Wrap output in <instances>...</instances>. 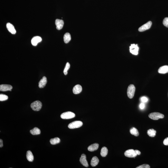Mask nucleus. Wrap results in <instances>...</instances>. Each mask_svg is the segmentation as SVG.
Segmentation results:
<instances>
[{
    "mask_svg": "<svg viewBox=\"0 0 168 168\" xmlns=\"http://www.w3.org/2000/svg\"><path fill=\"white\" fill-rule=\"evenodd\" d=\"M82 87L80 85H77L75 86L73 88V93L75 94H77L80 93L82 91Z\"/></svg>",
    "mask_w": 168,
    "mask_h": 168,
    "instance_id": "ddd939ff",
    "label": "nucleus"
},
{
    "mask_svg": "<svg viewBox=\"0 0 168 168\" xmlns=\"http://www.w3.org/2000/svg\"><path fill=\"white\" fill-rule=\"evenodd\" d=\"M60 139L58 137H56L54 138L51 139L50 140V144H52V145H55V144L60 143Z\"/></svg>",
    "mask_w": 168,
    "mask_h": 168,
    "instance_id": "b1692460",
    "label": "nucleus"
},
{
    "mask_svg": "<svg viewBox=\"0 0 168 168\" xmlns=\"http://www.w3.org/2000/svg\"><path fill=\"white\" fill-rule=\"evenodd\" d=\"M163 144L165 145H168V137L167 138L164 140Z\"/></svg>",
    "mask_w": 168,
    "mask_h": 168,
    "instance_id": "7c9ffc66",
    "label": "nucleus"
},
{
    "mask_svg": "<svg viewBox=\"0 0 168 168\" xmlns=\"http://www.w3.org/2000/svg\"><path fill=\"white\" fill-rule=\"evenodd\" d=\"M130 48V52L132 54L135 55H137L138 54L139 48L137 45L131 44Z\"/></svg>",
    "mask_w": 168,
    "mask_h": 168,
    "instance_id": "0eeeda50",
    "label": "nucleus"
},
{
    "mask_svg": "<svg viewBox=\"0 0 168 168\" xmlns=\"http://www.w3.org/2000/svg\"><path fill=\"white\" fill-rule=\"evenodd\" d=\"M99 144L97 143H95L93 144H92V145L89 146L88 147V151H91V152H93V151L96 150L98 149L99 147Z\"/></svg>",
    "mask_w": 168,
    "mask_h": 168,
    "instance_id": "f3484780",
    "label": "nucleus"
},
{
    "mask_svg": "<svg viewBox=\"0 0 168 168\" xmlns=\"http://www.w3.org/2000/svg\"><path fill=\"white\" fill-rule=\"evenodd\" d=\"M55 24L57 29L60 30L63 27L64 22L62 20L56 19V20Z\"/></svg>",
    "mask_w": 168,
    "mask_h": 168,
    "instance_id": "9b49d317",
    "label": "nucleus"
},
{
    "mask_svg": "<svg viewBox=\"0 0 168 168\" xmlns=\"http://www.w3.org/2000/svg\"><path fill=\"white\" fill-rule=\"evenodd\" d=\"M12 88V86L10 85L2 84L0 85V91H1L5 92L8 91H11Z\"/></svg>",
    "mask_w": 168,
    "mask_h": 168,
    "instance_id": "9d476101",
    "label": "nucleus"
},
{
    "mask_svg": "<svg viewBox=\"0 0 168 168\" xmlns=\"http://www.w3.org/2000/svg\"><path fill=\"white\" fill-rule=\"evenodd\" d=\"M134 152L137 155H140L141 154L140 152V151L138 150H134Z\"/></svg>",
    "mask_w": 168,
    "mask_h": 168,
    "instance_id": "473e14b6",
    "label": "nucleus"
},
{
    "mask_svg": "<svg viewBox=\"0 0 168 168\" xmlns=\"http://www.w3.org/2000/svg\"><path fill=\"white\" fill-rule=\"evenodd\" d=\"M140 100L142 102L146 103L148 101V99L147 97H143L141 98Z\"/></svg>",
    "mask_w": 168,
    "mask_h": 168,
    "instance_id": "c756f323",
    "label": "nucleus"
},
{
    "mask_svg": "<svg viewBox=\"0 0 168 168\" xmlns=\"http://www.w3.org/2000/svg\"><path fill=\"white\" fill-rule=\"evenodd\" d=\"M42 106V103L39 101L33 102L31 105V108L33 111H38L41 110Z\"/></svg>",
    "mask_w": 168,
    "mask_h": 168,
    "instance_id": "f257e3e1",
    "label": "nucleus"
},
{
    "mask_svg": "<svg viewBox=\"0 0 168 168\" xmlns=\"http://www.w3.org/2000/svg\"><path fill=\"white\" fill-rule=\"evenodd\" d=\"M70 67V65L69 62H67L66 64L64 70V73L65 75H66L68 74V71Z\"/></svg>",
    "mask_w": 168,
    "mask_h": 168,
    "instance_id": "a878e982",
    "label": "nucleus"
},
{
    "mask_svg": "<svg viewBox=\"0 0 168 168\" xmlns=\"http://www.w3.org/2000/svg\"><path fill=\"white\" fill-rule=\"evenodd\" d=\"M8 99V97L7 95L2 94H0V101H5L7 100Z\"/></svg>",
    "mask_w": 168,
    "mask_h": 168,
    "instance_id": "bb28decb",
    "label": "nucleus"
},
{
    "mask_svg": "<svg viewBox=\"0 0 168 168\" xmlns=\"http://www.w3.org/2000/svg\"><path fill=\"white\" fill-rule=\"evenodd\" d=\"M3 146V141L2 140H0V147L2 148Z\"/></svg>",
    "mask_w": 168,
    "mask_h": 168,
    "instance_id": "72a5a7b5",
    "label": "nucleus"
},
{
    "mask_svg": "<svg viewBox=\"0 0 168 168\" xmlns=\"http://www.w3.org/2000/svg\"><path fill=\"white\" fill-rule=\"evenodd\" d=\"M7 28L9 32L12 34H14L16 33V31L14 26L12 24L10 23H8L6 24Z\"/></svg>",
    "mask_w": 168,
    "mask_h": 168,
    "instance_id": "4468645a",
    "label": "nucleus"
},
{
    "mask_svg": "<svg viewBox=\"0 0 168 168\" xmlns=\"http://www.w3.org/2000/svg\"><path fill=\"white\" fill-rule=\"evenodd\" d=\"M152 25V22L150 21H149L147 23L140 27L138 29L139 31L140 32H142L148 30L150 28Z\"/></svg>",
    "mask_w": 168,
    "mask_h": 168,
    "instance_id": "423d86ee",
    "label": "nucleus"
},
{
    "mask_svg": "<svg viewBox=\"0 0 168 168\" xmlns=\"http://www.w3.org/2000/svg\"><path fill=\"white\" fill-rule=\"evenodd\" d=\"M79 161H80L81 164L84 166L86 167H88V162L86 160V155L85 154H83L81 155Z\"/></svg>",
    "mask_w": 168,
    "mask_h": 168,
    "instance_id": "1a4fd4ad",
    "label": "nucleus"
},
{
    "mask_svg": "<svg viewBox=\"0 0 168 168\" xmlns=\"http://www.w3.org/2000/svg\"><path fill=\"white\" fill-rule=\"evenodd\" d=\"M144 107H145V104H144V103H141L140 104V107L141 109H144Z\"/></svg>",
    "mask_w": 168,
    "mask_h": 168,
    "instance_id": "2f4dec72",
    "label": "nucleus"
},
{
    "mask_svg": "<svg viewBox=\"0 0 168 168\" xmlns=\"http://www.w3.org/2000/svg\"><path fill=\"white\" fill-rule=\"evenodd\" d=\"M147 134L150 137H154L156 134V131L153 129H150L147 131Z\"/></svg>",
    "mask_w": 168,
    "mask_h": 168,
    "instance_id": "5701e85b",
    "label": "nucleus"
},
{
    "mask_svg": "<svg viewBox=\"0 0 168 168\" xmlns=\"http://www.w3.org/2000/svg\"><path fill=\"white\" fill-rule=\"evenodd\" d=\"M130 132L131 134H132L135 136H138L139 134L138 130L134 127L131 129L130 130Z\"/></svg>",
    "mask_w": 168,
    "mask_h": 168,
    "instance_id": "393cba45",
    "label": "nucleus"
},
{
    "mask_svg": "<svg viewBox=\"0 0 168 168\" xmlns=\"http://www.w3.org/2000/svg\"><path fill=\"white\" fill-rule=\"evenodd\" d=\"M124 154L125 156L128 158H134L137 155L135 153L134 149H128L125 151Z\"/></svg>",
    "mask_w": 168,
    "mask_h": 168,
    "instance_id": "6e6552de",
    "label": "nucleus"
},
{
    "mask_svg": "<svg viewBox=\"0 0 168 168\" xmlns=\"http://www.w3.org/2000/svg\"><path fill=\"white\" fill-rule=\"evenodd\" d=\"M135 90V87L134 85L131 84L128 86L127 90V94L129 98L131 99L134 97Z\"/></svg>",
    "mask_w": 168,
    "mask_h": 168,
    "instance_id": "7ed1b4c3",
    "label": "nucleus"
},
{
    "mask_svg": "<svg viewBox=\"0 0 168 168\" xmlns=\"http://www.w3.org/2000/svg\"><path fill=\"white\" fill-rule=\"evenodd\" d=\"M47 83V78L44 76L40 80L39 83V87L40 88H44Z\"/></svg>",
    "mask_w": 168,
    "mask_h": 168,
    "instance_id": "2eb2a0df",
    "label": "nucleus"
},
{
    "mask_svg": "<svg viewBox=\"0 0 168 168\" xmlns=\"http://www.w3.org/2000/svg\"><path fill=\"white\" fill-rule=\"evenodd\" d=\"M83 125L82 122L80 121H76L70 123L68 125V127L70 129L77 128L81 127Z\"/></svg>",
    "mask_w": 168,
    "mask_h": 168,
    "instance_id": "39448f33",
    "label": "nucleus"
},
{
    "mask_svg": "<svg viewBox=\"0 0 168 168\" xmlns=\"http://www.w3.org/2000/svg\"><path fill=\"white\" fill-rule=\"evenodd\" d=\"M163 25L168 28V17L165 18L163 21Z\"/></svg>",
    "mask_w": 168,
    "mask_h": 168,
    "instance_id": "cd10ccee",
    "label": "nucleus"
},
{
    "mask_svg": "<svg viewBox=\"0 0 168 168\" xmlns=\"http://www.w3.org/2000/svg\"><path fill=\"white\" fill-rule=\"evenodd\" d=\"M75 115L72 112H68L62 114L60 116L61 118L64 119H69L75 117Z\"/></svg>",
    "mask_w": 168,
    "mask_h": 168,
    "instance_id": "20e7f679",
    "label": "nucleus"
},
{
    "mask_svg": "<svg viewBox=\"0 0 168 168\" xmlns=\"http://www.w3.org/2000/svg\"><path fill=\"white\" fill-rule=\"evenodd\" d=\"M164 116L163 114L156 112L151 113L149 115V118L154 120L164 118Z\"/></svg>",
    "mask_w": 168,
    "mask_h": 168,
    "instance_id": "f03ea898",
    "label": "nucleus"
},
{
    "mask_svg": "<svg viewBox=\"0 0 168 168\" xmlns=\"http://www.w3.org/2000/svg\"><path fill=\"white\" fill-rule=\"evenodd\" d=\"M41 41H42V39L40 37L35 36L31 40V43L32 45L36 46L37 44L41 42Z\"/></svg>",
    "mask_w": 168,
    "mask_h": 168,
    "instance_id": "f8f14e48",
    "label": "nucleus"
},
{
    "mask_svg": "<svg viewBox=\"0 0 168 168\" xmlns=\"http://www.w3.org/2000/svg\"><path fill=\"white\" fill-rule=\"evenodd\" d=\"M99 162V160L97 157L94 156L92 159L91 165L92 166L94 167L96 166L98 164Z\"/></svg>",
    "mask_w": 168,
    "mask_h": 168,
    "instance_id": "a211bd4d",
    "label": "nucleus"
},
{
    "mask_svg": "<svg viewBox=\"0 0 168 168\" xmlns=\"http://www.w3.org/2000/svg\"><path fill=\"white\" fill-rule=\"evenodd\" d=\"M71 40V35L69 33H66L64 36V40L65 43H68Z\"/></svg>",
    "mask_w": 168,
    "mask_h": 168,
    "instance_id": "412c9836",
    "label": "nucleus"
},
{
    "mask_svg": "<svg viewBox=\"0 0 168 168\" xmlns=\"http://www.w3.org/2000/svg\"><path fill=\"white\" fill-rule=\"evenodd\" d=\"M27 159L30 162H32L34 160V156L31 151L29 150L27 152L26 154Z\"/></svg>",
    "mask_w": 168,
    "mask_h": 168,
    "instance_id": "6ab92c4d",
    "label": "nucleus"
},
{
    "mask_svg": "<svg viewBox=\"0 0 168 168\" xmlns=\"http://www.w3.org/2000/svg\"><path fill=\"white\" fill-rule=\"evenodd\" d=\"M30 132L32 135H36L40 134L41 132L40 130L37 127H35L33 129L30 131Z\"/></svg>",
    "mask_w": 168,
    "mask_h": 168,
    "instance_id": "aec40b11",
    "label": "nucleus"
},
{
    "mask_svg": "<svg viewBox=\"0 0 168 168\" xmlns=\"http://www.w3.org/2000/svg\"><path fill=\"white\" fill-rule=\"evenodd\" d=\"M108 150L107 148L104 147L102 148L101 152V155L102 157H105L108 153Z\"/></svg>",
    "mask_w": 168,
    "mask_h": 168,
    "instance_id": "4be33fe9",
    "label": "nucleus"
},
{
    "mask_svg": "<svg viewBox=\"0 0 168 168\" xmlns=\"http://www.w3.org/2000/svg\"><path fill=\"white\" fill-rule=\"evenodd\" d=\"M159 73L165 74L168 73V66H162L159 68L158 71Z\"/></svg>",
    "mask_w": 168,
    "mask_h": 168,
    "instance_id": "dca6fc26",
    "label": "nucleus"
},
{
    "mask_svg": "<svg viewBox=\"0 0 168 168\" xmlns=\"http://www.w3.org/2000/svg\"><path fill=\"white\" fill-rule=\"evenodd\" d=\"M136 168H150L149 165L147 164H144L141 165L140 166Z\"/></svg>",
    "mask_w": 168,
    "mask_h": 168,
    "instance_id": "c85d7f7f",
    "label": "nucleus"
}]
</instances>
